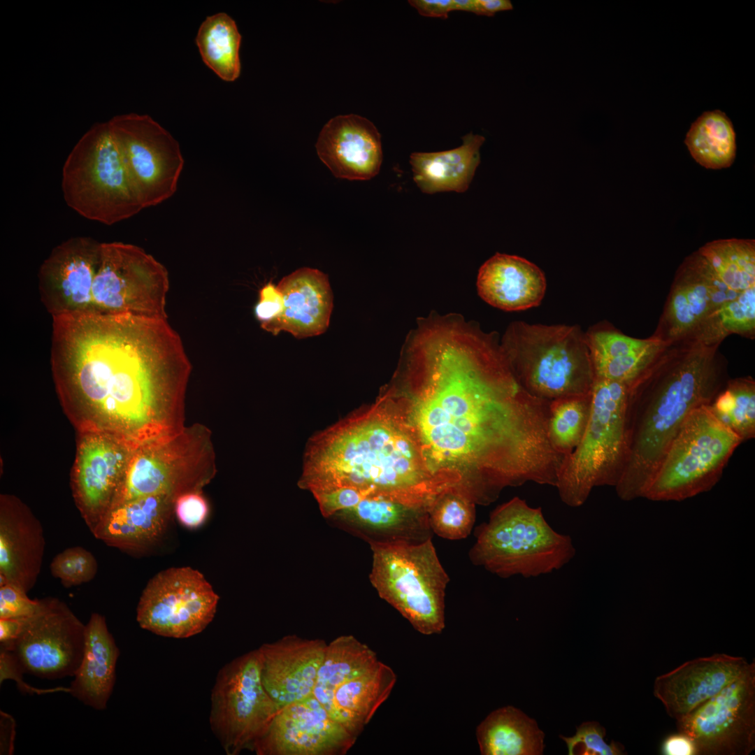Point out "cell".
Here are the masks:
<instances>
[{"label": "cell", "mask_w": 755, "mask_h": 755, "mask_svg": "<svg viewBox=\"0 0 755 755\" xmlns=\"http://www.w3.org/2000/svg\"><path fill=\"white\" fill-rule=\"evenodd\" d=\"M390 389L431 472L476 504L528 482L555 487L565 456L547 435L550 402L517 381L501 347L459 318L419 324Z\"/></svg>", "instance_id": "6da1fadb"}, {"label": "cell", "mask_w": 755, "mask_h": 755, "mask_svg": "<svg viewBox=\"0 0 755 755\" xmlns=\"http://www.w3.org/2000/svg\"><path fill=\"white\" fill-rule=\"evenodd\" d=\"M51 360L66 401L135 450L184 428L191 363L168 319L52 317Z\"/></svg>", "instance_id": "7a4b0ae2"}, {"label": "cell", "mask_w": 755, "mask_h": 755, "mask_svg": "<svg viewBox=\"0 0 755 755\" xmlns=\"http://www.w3.org/2000/svg\"><path fill=\"white\" fill-rule=\"evenodd\" d=\"M719 321L668 341L628 387L627 459L616 484L624 501L641 498L682 423L710 405L730 379L719 350L729 334Z\"/></svg>", "instance_id": "3957f363"}, {"label": "cell", "mask_w": 755, "mask_h": 755, "mask_svg": "<svg viewBox=\"0 0 755 755\" xmlns=\"http://www.w3.org/2000/svg\"><path fill=\"white\" fill-rule=\"evenodd\" d=\"M299 484L312 494L348 488L422 506L447 488L388 393L311 438Z\"/></svg>", "instance_id": "277c9868"}, {"label": "cell", "mask_w": 755, "mask_h": 755, "mask_svg": "<svg viewBox=\"0 0 755 755\" xmlns=\"http://www.w3.org/2000/svg\"><path fill=\"white\" fill-rule=\"evenodd\" d=\"M166 268L143 248L101 243L89 253L45 303L52 317L131 315L168 319Z\"/></svg>", "instance_id": "5b68a950"}, {"label": "cell", "mask_w": 755, "mask_h": 755, "mask_svg": "<svg viewBox=\"0 0 755 755\" xmlns=\"http://www.w3.org/2000/svg\"><path fill=\"white\" fill-rule=\"evenodd\" d=\"M470 561L501 577H535L558 570L576 550L572 538L554 531L540 508L516 496L498 506L475 531Z\"/></svg>", "instance_id": "8992f818"}, {"label": "cell", "mask_w": 755, "mask_h": 755, "mask_svg": "<svg viewBox=\"0 0 755 755\" xmlns=\"http://www.w3.org/2000/svg\"><path fill=\"white\" fill-rule=\"evenodd\" d=\"M502 352L519 384L532 396L552 401L590 394L595 375L585 335L575 326L517 322Z\"/></svg>", "instance_id": "52a82bcc"}, {"label": "cell", "mask_w": 755, "mask_h": 755, "mask_svg": "<svg viewBox=\"0 0 755 755\" xmlns=\"http://www.w3.org/2000/svg\"><path fill=\"white\" fill-rule=\"evenodd\" d=\"M627 397L626 384L595 379L585 432L558 475L556 487L566 505L581 506L594 487L619 482L627 459Z\"/></svg>", "instance_id": "ba28073f"}, {"label": "cell", "mask_w": 755, "mask_h": 755, "mask_svg": "<svg viewBox=\"0 0 755 755\" xmlns=\"http://www.w3.org/2000/svg\"><path fill=\"white\" fill-rule=\"evenodd\" d=\"M370 581L380 597L424 635L445 628V597L450 577L432 538L419 543L370 541Z\"/></svg>", "instance_id": "9c48e42d"}, {"label": "cell", "mask_w": 755, "mask_h": 755, "mask_svg": "<svg viewBox=\"0 0 755 755\" xmlns=\"http://www.w3.org/2000/svg\"><path fill=\"white\" fill-rule=\"evenodd\" d=\"M62 189L68 206L106 225L143 209L108 121L94 124L75 145L63 166Z\"/></svg>", "instance_id": "30bf717a"}, {"label": "cell", "mask_w": 755, "mask_h": 755, "mask_svg": "<svg viewBox=\"0 0 755 755\" xmlns=\"http://www.w3.org/2000/svg\"><path fill=\"white\" fill-rule=\"evenodd\" d=\"M741 443L708 405L694 409L670 444L641 498L681 501L710 490Z\"/></svg>", "instance_id": "8fae6325"}, {"label": "cell", "mask_w": 755, "mask_h": 755, "mask_svg": "<svg viewBox=\"0 0 755 755\" xmlns=\"http://www.w3.org/2000/svg\"><path fill=\"white\" fill-rule=\"evenodd\" d=\"M216 471L210 431L201 424L185 426L172 437L134 450L113 506L152 495L176 499L201 491Z\"/></svg>", "instance_id": "7c38bea8"}, {"label": "cell", "mask_w": 755, "mask_h": 755, "mask_svg": "<svg viewBox=\"0 0 755 755\" xmlns=\"http://www.w3.org/2000/svg\"><path fill=\"white\" fill-rule=\"evenodd\" d=\"M396 675L352 635L327 645L313 696L336 721L359 735L387 699Z\"/></svg>", "instance_id": "4fadbf2b"}, {"label": "cell", "mask_w": 755, "mask_h": 755, "mask_svg": "<svg viewBox=\"0 0 755 755\" xmlns=\"http://www.w3.org/2000/svg\"><path fill=\"white\" fill-rule=\"evenodd\" d=\"M278 710L262 684L258 649L236 658L218 673L211 693L210 724L227 754L252 749Z\"/></svg>", "instance_id": "5bb4252c"}, {"label": "cell", "mask_w": 755, "mask_h": 755, "mask_svg": "<svg viewBox=\"0 0 755 755\" xmlns=\"http://www.w3.org/2000/svg\"><path fill=\"white\" fill-rule=\"evenodd\" d=\"M108 122L143 208L171 198L184 166L178 141L148 115H118Z\"/></svg>", "instance_id": "9a60e30c"}, {"label": "cell", "mask_w": 755, "mask_h": 755, "mask_svg": "<svg viewBox=\"0 0 755 755\" xmlns=\"http://www.w3.org/2000/svg\"><path fill=\"white\" fill-rule=\"evenodd\" d=\"M219 596L190 567L170 568L152 577L140 597L136 620L156 635L178 639L202 632L213 619Z\"/></svg>", "instance_id": "2e32d148"}, {"label": "cell", "mask_w": 755, "mask_h": 755, "mask_svg": "<svg viewBox=\"0 0 755 755\" xmlns=\"http://www.w3.org/2000/svg\"><path fill=\"white\" fill-rule=\"evenodd\" d=\"M85 625L62 601L40 599V605L23 619L21 632L9 651L24 673L56 680L73 677L85 646Z\"/></svg>", "instance_id": "e0dca14e"}, {"label": "cell", "mask_w": 755, "mask_h": 755, "mask_svg": "<svg viewBox=\"0 0 755 755\" xmlns=\"http://www.w3.org/2000/svg\"><path fill=\"white\" fill-rule=\"evenodd\" d=\"M678 733L696 755H749L755 749V668L724 688L686 717Z\"/></svg>", "instance_id": "ac0fdd59"}, {"label": "cell", "mask_w": 755, "mask_h": 755, "mask_svg": "<svg viewBox=\"0 0 755 755\" xmlns=\"http://www.w3.org/2000/svg\"><path fill=\"white\" fill-rule=\"evenodd\" d=\"M358 735L334 720L312 695L280 708L252 749L258 755L340 754Z\"/></svg>", "instance_id": "d6986e66"}, {"label": "cell", "mask_w": 755, "mask_h": 755, "mask_svg": "<svg viewBox=\"0 0 755 755\" xmlns=\"http://www.w3.org/2000/svg\"><path fill=\"white\" fill-rule=\"evenodd\" d=\"M738 294L725 285L696 251L678 268L653 335L670 341L698 329L717 318L722 305Z\"/></svg>", "instance_id": "ffe728a7"}, {"label": "cell", "mask_w": 755, "mask_h": 755, "mask_svg": "<svg viewBox=\"0 0 755 755\" xmlns=\"http://www.w3.org/2000/svg\"><path fill=\"white\" fill-rule=\"evenodd\" d=\"M133 452L112 435L89 436L81 443L72 486L91 533L110 510Z\"/></svg>", "instance_id": "44dd1931"}, {"label": "cell", "mask_w": 755, "mask_h": 755, "mask_svg": "<svg viewBox=\"0 0 755 755\" xmlns=\"http://www.w3.org/2000/svg\"><path fill=\"white\" fill-rule=\"evenodd\" d=\"M754 668V661L742 656L716 653L698 657L656 677L653 693L677 721Z\"/></svg>", "instance_id": "7402d4cb"}, {"label": "cell", "mask_w": 755, "mask_h": 755, "mask_svg": "<svg viewBox=\"0 0 755 755\" xmlns=\"http://www.w3.org/2000/svg\"><path fill=\"white\" fill-rule=\"evenodd\" d=\"M327 645L287 635L258 648L263 686L280 708L313 695Z\"/></svg>", "instance_id": "603a6c76"}, {"label": "cell", "mask_w": 755, "mask_h": 755, "mask_svg": "<svg viewBox=\"0 0 755 755\" xmlns=\"http://www.w3.org/2000/svg\"><path fill=\"white\" fill-rule=\"evenodd\" d=\"M316 150L335 177L350 180L375 177L382 161L378 129L368 119L354 114L331 119L319 134Z\"/></svg>", "instance_id": "cb8c5ba5"}, {"label": "cell", "mask_w": 755, "mask_h": 755, "mask_svg": "<svg viewBox=\"0 0 755 755\" xmlns=\"http://www.w3.org/2000/svg\"><path fill=\"white\" fill-rule=\"evenodd\" d=\"M43 528L18 500L3 496L0 510V586L13 584L29 592L41 573Z\"/></svg>", "instance_id": "d4e9b609"}, {"label": "cell", "mask_w": 755, "mask_h": 755, "mask_svg": "<svg viewBox=\"0 0 755 755\" xmlns=\"http://www.w3.org/2000/svg\"><path fill=\"white\" fill-rule=\"evenodd\" d=\"M175 501L167 495H152L121 503L110 510L92 533L109 547L145 552L166 533Z\"/></svg>", "instance_id": "484cf974"}, {"label": "cell", "mask_w": 755, "mask_h": 755, "mask_svg": "<svg viewBox=\"0 0 755 755\" xmlns=\"http://www.w3.org/2000/svg\"><path fill=\"white\" fill-rule=\"evenodd\" d=\"M277 286L283 296L284 309L274 335L286 331L301 339L326 331L333 307L327 275L303 267L284 277Z\"/></svg>", "instance_id": "4316f807"}, {"label": "cell", "mask_w": 755, "mask_h": 755, "mask_svg": "<svg viewBox=\"0 0 755 755\" xmlns=\"http://www.w3.org/2000/svg\"><path fill=\"white\" fill-rule=\"evenodd\" d=\"M547 287L542 270L527 259L497 253L480 267L477 288L489 305L506 311L538 306Z\"/></svg>", "instance_id": "83f0119b"}, {"label": "cell", "mask_w": 755, "mask_h": 755, "mask_svg": "<svg viewBox=\"0 0 755 755\" xmlns=\"http://www.w3.org/2000/svg\"><path fill=\"white\" fill-rule=\"evenodd\" d=\"M119 655L105 617L92 613L85 625L82 658L69 693L93 709L105 710L115 684Z\"/></svg>", "instance_id": "f1b7e54d"}, {"label": "cell", "mask_w": 755, "mask_h": 755, "mask_svg": "<svg viewBox=\"0 0 755 755\" xmlns=\"http://www.w3.org/2000/svg\"><path fill=\"white\" fill-rule=\"evenodd\" d=\"M596 379L628 387L656 359L668 341L654 335L636 338L612 327H598L585 335Z\"/></svg>", "instance_id": "f546056e"}, {"label": "cell", "mask_w": 755, "mask_h": 755, "mask_svg": "<svg viewBox=\"0 0 755 755\" xmlns=\"http://www.w3.org/2000/svg\"><path fill=\"white\" fill-rule=\"evenodd\" d=\"M485 138L470 132L456 148L435 152H414L410 157L413 179L426 194L464 192L480 162V150Z\"/></svg>", "instance_id": "4dcf8cb0"}, {"label": "cell", "mask_w": 755, "mask_h": 755, "mask_svg": "<svg viewBox=\"0 0 755 755\" xmlns=\"http://www.w3.org/2000/svg\"><path fill=\"white\" fill-rule=\"evenodd\" d=\"M483 755H537L544 749L543 732L519 709L503 707L491 712L477 726Z\"/></svg>", "instance_id": "1f68e13d"}, {"label": "cell", "mask_w": 755, "mask_h": 755, "mask_svg": "<svg viewBox=\"0 0 755 755\" xmlns=\"http://www.w3.org/2000/svg\"><path fill=\"white\" fill-rule=\"evenodd\" d=\"M684 143L695 161L706 168L729 167L735 158L733 126L719 110L705 111L700 115L691 125Z\"/></svg>", "instance_id": "d6a6232c"}, {"label": "cell", "mask_w": 755, "mask_h": 755, "mask_svg": "<svg viewBox=\"0 0 755 755\" xmlns=\"http://www.w3.org/2000/svg\"><path fill=\"white\" fill-rule=\"evenodd\" d=\"M240 42L241 35L235 21L225 13L208 16L196 38L203 62L227 82L234 81L240 76Z\"/></svg>", "instance_id": "836d02e7"}, {"label": "cell", "mask_w": 755, "mask_h": 755, "mask_svg": "<svg viewBox=\"0 0 755 755\" xmlns=\"http://www.w3.org/2000/svg\"><path fill=\"white\" fill-rule=\"evenodd\" d=\"M698 251L731 290L740 293L755 287L754 240L719 239L706 243Z\"/></svg>", "instance_id": "e575fe53"}, {"label": "cell", "mask_w": 755, "mask_h": 755, "mask_svg": "<svg viewBox=\"0 0 755 755\" xmlns=\"http://www.w3.org/2000/svg\"><path fill=\"white\" fill-rule=\"evenodd\" d=\"M708 407L742 442L755 437V381L752 377L730 378Z\"/></svg>", "instance_id": "d590c367"}, {"label": "cell", "mask_w": 755, "mask_h": 755, "mask_svg": "<svg viewBox=\"0 0 755 755\" xmlns=\"http://www.w3.org/2000/svg\"><path fill=\"white\" fill-rule=\"evenodd\" d=\"M591 406V392L552 401L547 435L553 448L566 456L573 452L585 432Z\"/></svg>", "instance_id": "8d00e7d4"}, {"label": "cell", "mask_w": 755, "mask_h": 755, "mask_svg": "<svg viewBox=\"0 0 755 755\" xmlns=\"http://www.w3.org/2000/svg\"><path fill=\"white\" fill-rule=\"evenodd\" d=\"M475 503L456 487L438 493L430 502L427 512L433 533L447 540L466 538L475 522Z\"/></svg>", "instance_id": "74e56055"}, {"label": "cell", "mask_w": 755, "mask_h": 755, "mask_svg": "<svg viewBox=\"0 0 755 755\" xmlns=\"http://www.w3.org/2000/svg\"><path fill=\"white\" fill-rule=\"evenodd\" d=\"M98 562L87 549L80 547H69L57 554L52 560L51 574L66 587L87 583L98 572Z\"/></svg>", "instance_id": "f35d334b"}, {"label": "cell", "mask_w": 755, "mask_h": 755, "mask_svg": "<svg viewBox=\"0 0 755 755\" xmlns=\"http://www.w3.org/2000/svg\"><path fill=\"white\" fill-rule=\"evenodd\" d=\"M719 319L730 335L753 338L755 333V287L746 289L720 308Z\"/></svg>", "instance_id": "ab89813d"}, {"label": "cell", "mask_w": 755, "mask_h": 755, "mask_svg": "<svg viewBox=\"0 0 755 755\" xmlns=\"http://www.w3.org/2000/svg\"><path fill=\"white\" fill-rule=\"evenodd\" d=\"M606 731L596 721H588L577 728L574 736L566 738L560 735L568 748V754L582 755H620L624 754L623 747L614 741L607 744L604 738Z\"/></svg>", "instance_id": "60d3db41"}, {"label": "cell", "mask_w": 755, "mask_h": 755, "mask_svg": "<svg viewBox=\"0 0 755 755\" xmlns=\"http://www.w3.org/2000/svg\"><path fill=\"white\" fill-rule=\"evenodd\" d=\"M284 309L283 296L278 286L272 282L264 285L254 309L261 327L274 335Z\"/></svg>", "instance_id": "b9f144b4"}, {"label": "cell", "mask_w": 755, "mask_h": 755, "mask_svg": "<svg viewBox=\"0 0 755 755\" xmlns=\"http://www.w3.org/2000/svg\"><path fill=\"white\" fill-rule=\"evenodd\" d=\"M40 599H31L27 592L13 584L0 586V618L24 619L32 615Z\"/></svg>", "instance_id": "7bdbcfd3"}, {"label": "cell", "mask_w": 755, "mask_h": 755, "mask_svg": "<svg viewBox=\"0 0 755 755\" xmlns=\"http://www.w3.org/2000/svg\"><path fill=\"white\" fill-rule=\"evenodd\" d=\"M209 513L207 501L201 491L187 492L179 496L174 503V514L178 522L188 528H196L206 520Z\"/></svg>", "instance_id": "ee69618b"}, {"label": "cell", "mask_w": 755, "mask_h": 755, "mask_svg": "<svg viewBox=\"0 0 755 755\" xmlns=\"http://www.w3.org/2000/svg\"><path fill=\"white\" fill-rule=\"evenodd\" d=\"M23 672L17 664L12 654L9 651L0 650V681L1 683L7 678L13 680L17 683L19 688L25 693H44L58 691L60 690L69 692V688H57L54 689H38L29 686L22 681Z\"/></svg>", "instance_id": "f6af8a7d"}, {"label": "cell", "mask_w": 755, "mask_h": 755, "mask_svg": "<svg viewBox=\"0 0 755 755\" xmlns=\"http://www.w3.org/2000/svg\"><path fill=\"white\" fill-rule=\"evenodd\" d=\"M408 3L423 16L447 19L454 11L453 0H410Z\"/></svg>", "instance_id": "bcb514c9"}, {"label": "cell", "mask_w": 755, "mask_h": 755, "mask_svg": "<svg viewBox=\"0 0 755 755\" xmlns=\"http://www.w3.org/2000/svg\"><path fill=\"white\" fill-rule=\"evenodd\" d=\"M662 752L666 755H696L691 739L681 733L668 736L663 743Z\"/></svg>", "instance_id": "7dc6e473"}, {"label": "cell", "mask_w": 755, "mask_h": 755, "mask_svg": "<svg viewBox=\"0 0 755 755\" xmlns=\"http://www.w3.org/2000/svg\"><path fill=\"white\" fill-rule=\"evenodd\" d=\"M23 619L0 618V650H9L20 635Z\"/></svg>", "instance_id": "c3c4849f"}, {"label": "cell", "mask_w": 755, "mask_h": 755, "mask_svg": "<svg viewBox=\"0 0 755 755\" xmlns=\"http://www.w3.org/2000/svg\"><path fill=\"white\" fill-rule=\"evenodd\" d=\"M474 13L477 15L493 16L496 13L513 8L509 0H474Z\"/></svg>", "instance_id": "681fc988"}, {"label": "cell", "mask_w": 755, "mask_h": 755, "mask_svg": "<svg viewBox=\"0 0 755 755\" xmlns=\"http://www.w3.org/2000/svg\"><path fill=\"white\" fill-rule=\"evenodd\" d=\"M454 10L474 13V0H453Z\"/></svg>", "instance_id": "f907efd6"}]
</instances>
